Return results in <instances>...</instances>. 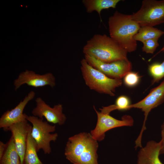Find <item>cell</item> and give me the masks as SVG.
I'll list each match as a JSON object with an SVG mask.
<instances>
[{
	"instance_id": "1",
	"label": "cell",
	"mask_w": 164,
	"mask_h": 164,
	"mask_svg": "<svg viewBox=\"0 0 164 164\" xmlns=\"http://www.w3.org/2000/svg\"><path fill=\"white\" fill-rule=\"evenodd\" d=\"M97 141L91 133L82 132L70 137L65 149L66 158L73 164H99Z\"/></svg>"
},
{
	"instance_id": "2",
	"label": "cell",
	"mask_w": 164,
	"mask_h": 164,
	"mask_svg": "<svg viewBox=\"0 0 164 164\" xmlns=\"http://www.w3.org/2000/svg\"><path fill=\"white\" fill-rule=\"evenodd\" d=\"M108 25L111 38L127 52L136 50L137 41L133 37L140 27L132 19L131 15L124 14L116 11L109 18Z\"/></svg>"
},
{
	"instance_id": "3",
	"label": "cell",
	"mask_w": 164,
	"mask_h": 164,
	"mask_svg": "<svg viewBox=\"0 0 164 164\" xmlns=\"http://www.w3.org/2000/svg\"><path fill=\"white\" fill-rule=\"evenodd\" d=\"M83 52L106 63L128 59V52L105 34L94 35L87 41L83 47Z\"/></svg>"
},
{
	"instance_id": "4",
	"label": "cell",
	"mask_w": 164,
	"mask_h": 164,
	"mask_svg": "<svg viewBox=\"0 0 164 164\" xmlns=\"http://www.w3.org/2000/svg\"><path fill=\"white\" fill-rule=\"evenodd\" d=\"M80 63L83 78L90 89L101 94L115 96V89L122 85L121 79L109 77L89 65L84 58Z\"/></svg>"
},
{
	"instance_id": "5",
	"label": "cell",
	"mask_w": 164,
	"mask_h": 164,
	"mask_svg": "<svg viewBox=\"0 0 164 164\" xmlns=\"http://www.w3.org/2000/svg\"><path fill=\"white\" fill-rule=\"evenodd\" d=\"M26 119L32 124L31 135L36 144L38 152L42 149L45 154H50L51 152L50 143L55 142L58 136L57 133L51 134L55 131L56 126L33 115H27Z\"/></svg>"
},
{
	"instance_id": "6",
	"label": "cell",
	"mask_w": 164,
	"mask_h": 164,
	"mask_svg": "<svg viewBox=\"0 0 164 164\" xmlns=\"http://www.w3.org/2000/svg\"><path fill=\"white\" fill-rule=\"evenodd\" d=\"M140 26L153 27L164 23V0H144L140 9L131 15Z\"/></svg>"
},
{
	"instance_id": "7",
	"label": "cell",
	"mask_w": 164,
	"mask_h": 164,
	"mask_svg": "<svg viewBox=\"0 0 164 164\" xmlns=\"http://www.w3.org/2000/svg\"><path fill=\"white\" fill-rule=\"evenodd\" d=\"M97 116V121L94 129L91 132L93 138L97 141H101L104 138L105 133L108 130L118 127L132 126L134 121L128 115L123 116L121 120L117 119L110 115L98 111L94 106Z\"/></svg>"
},
{
	"instance_id": "8",
	"label": "cell",
	"mask_w": 164,
	"mask_h": 164,
	"mask_svg": "<svg viewBox=\"0 0 164 164\" xmlns=\"http://www.w3.org/2000/svg\"><path fill=\"white\" fill-rule=\"evenodd\" d=\"M164 102V80L158 86L152 89L149 93L140 101L128 107V110L132 108L141 109L144 113V119L141 130L135 140L138 144H141L143 133L146 130V122L149 113L152 109Z\"/></svg>"
},
{
	"instance_id": "9",
	"label": "cell",
	"mask_w": 164,
	"mask_h": 164,
	"mask_svg": "<svg viewBox=\"0 0 164 164\" xmlns=\"http://www.w3.org/2000/svg\"><path fill=\"white\" fill-rule=\"evenodd\" d=\"M35 101L36 106L32 111V115L43 119L44 117L48 122L54 124L62 125L65 123L67 118L63 113L62 104H59L52 108L40 97L36 98Z\"/></svg>"
},
{
	"instance_id": "10",
	"label": "cell",
	"mask_w": 164,
	"mask_h": 164,
	"mask_svg": "<svg viewBox=\"0 0 164 164\" xmlns=\"http://www.w3.org/2000/svg\"><path fill=\"white\" fill-rule=\"evenodd\" d=\"M56 84L55 78L51 73L40 74L36 73L33 71L28 70L21 73L14 81L15 91L24 84L35 87L48 85L53 88Z\"/></svg>"
},
{
	"instance_id": "11",
	"label": "cell",
	"mask_w": 164,
	"mask_h": 164,
	"mask_svg": "<svg viewBox=\"0 0 164 164\" xmlns=\"http://www.w3.org/2000/svg\"><path fill=\"white\" fill-rule=\"evenodd\" d=\"M32 126L27 119L14 124L5 131H10L13 138L15 149L19 156L21 164H24V158L28 135Z\"/></svg>"
},
{
	"instance_id": "12",
	"label": "cell",
	"mask_w": 164,
	"mask_h": 164,
	"mask_svg": "<svg viewBox=\"0 0 164 164\" xmlns=\"http://www.w3.org/2000/svg\"><path fill=\"white\" fill-rule=\"evenodd\" d=\"M35 95L33 91H30L24 99L14 108L5 112L0 118V128L5 131L12 125L26 119L27 114L23 113L25 108Z\"/></svg>"
},
{
	"instance_id": "13",
	"label": "cell",
	"mask_w": 164,
	"mask_h": 164,
	"mask_svg": "<svg viewBox=\"0 0 164 164\" xmlns=\"http://www.w3.org/2000/svg\"><path fill=\"white\" fill-rule=\"evenodd\" d=\"M160 148L159 142L149 141L139 151L137 164H162L159 158Z\"/></svg>"
},
{
	"instance_id": "14",
	"label": "cell",
	"mask_w": 164,
	"mask_h": 164,
	"mask_svg": "<svg viewBox=\"0 0 164 164\" xmlns=\"http://www.w3.org/2000/svg\"><path fill=\"white\" fill-rule=\"evenodd\" d=\"M120 0H83L82 2L84 5L87 12L91 13L94 11L97 12L102 21L101 16V11L110 8H115Z\"/></svg>"
},
{
	"instance_id": "15",
	"label": "cell",
	"mask_w": 164,
	"mask_h": 164,
	"mask_svg": "<svg viewBox=\"0 0 164 164\" xmlns=\"http://www.w3.org/2000/svg\"><path fill=\"white\" fill-rule=\"evenodd\" d=\"M31 130L29 131L27 137L24 164H44L38 156L37 145L32 136Z\"/></svg>"
},
{
	"instance_id": "16",
	"label": "cell",
	"mask_w": 164,
	"mask_h": 164,
	"mask_svg": "<svg viewBox=\"0 0 164 164\" xmlns=\"http://www.w3.org/2000/svg\"><path fill=\"white\" fill-rule=\"evenodd\" d=\"M164 32L157 28L150 26L141 27L138 32L134 36V39L143 43L148 40L159 39Z\"/></svg>"
},
{
	"instance_id": "17",
	"label": "cell",
	"mask_w": 164,
	"mask_h": 164,
	"mask_svg": "<svg viewBox=\"0 0 164 164\" xmlns=\"http://www.w3.org/2000/svg\"><path fill=\"white\" fill-rule=\"evenodd\" d=\"M7 144L6 150L0 159V164H21L20 157L15 149L12 135Z\"/></svg>"
},
{
	"instance_id": "18",
	"label": "cell",
	"mask_w": 164,
	"mask_h": 164,
	"mask_svg": "<svg viewBox=\"0 0 164 164\" xmlns=\"http://www.w3.org/2000/svg\"><path fill=\"white\" fill-rule=\"evenodd\" d=\"M110 63L115 79H121L131 71L132 63L128 59L117 60Z\"/></svg>"
},
{
	"instance_id": "19",
	"label": "cell",
	"mask_w": 164,
	"mask_h": 164,
	"mask_svg": "<svg viewBox=\"0 0 164 164\" xmlns=\"http://www.w3.org/2000/svg\"><path fill=\"white\" fill-rule=\"evenodd\" d=\"M84 59L91 66L109 77L115 79L111 71L110 63L104 62L88 54H84Z\"/></svg>"
},
{
	"instance_id": "20",
	"label": "cell",
	"mask_w": 164,
	"mask_h": 164,
	"mask_svg": "<svg viewBox=\"0 0 164 164\" xmlns=\"http://www.w3.org/2000/svg\"><path fill=\"white\" fill-rule=\"evenodd\" d=\"M148 69L152 78V84L159 82L164 77V60L161 63H155L150 65Z\"/></svg>"
},
{
	"instance_id": "21",
	"label": "cell",
	"mask_w": 164,
	"mask_h": 164,
	"mask_svg": "<svg viewBox=\"0 0 164 164\" xmlns=\"http://www.w3.org/2000/svg\"><path fill=\"white\" fill-rule=\"evenodd\" d=\"M141 77L138 73L131 71L124 77V83L128 87H134L138 84Z\"/></svg>"
},
{
	"instance_id": "22",
	"label": "cell",
	"mask_w": 164,
	"mask_h": 164,
	"mask_svg": "<svg viewBox=\"0 0 164 164\" xmlns=\"http://www.w3.org/2000/svg\"><path fill=\"white\" fill-rule=\"evenodd\" d=\"M158 39H152L147 40L143 43V51L147 53L153 54L159 46Z\"/></svg>"
},
{
	"instance_id": "23",
	"label": "cell",
	"mask_w": 164,
	"mask_h": 164,
	"mask_svg": "<svg viewBox=\"0 0 164 164\" xmlns=\"http://www.w3.org/2000/svg\"><path fill=\"white\" fill-rule=\"evenodd\" d=\"M161 135L162 138L159 142L160 145V154H164V121L161 126Z\"/></svg>"
},
{
	"instance_id": "24",
	"label": "cell",
	"mask_w": 164,
	"mask_h": 164,
	"mask_svg": "<svg viewBox=\"0 0 164 164\" xmlns=\"http://www.w3.org/2000/svg\"><path fill=\"white\" fill-rule=\"evenodd\" d=\"M7 144L0 141V159L2 158L6 150Z\"/></svg>"
},
{
	"instance_id": "25",
	"label": "cell",
	"mask_w": 164,
	"mask_h": 164,
	"mask_svg": "<svg viewBox=\"0 0 164 164\" xmlns=\"http://www.w3.org/2000/svg\"><path fill=\"white\" fill-rule=\"evenodd\" d=\"M164 51V46H163V47L162 48V49L160 50L153 57L155 56V55L158 54V53H160L162 51Z\"/></svg>"
}]
</instances>
